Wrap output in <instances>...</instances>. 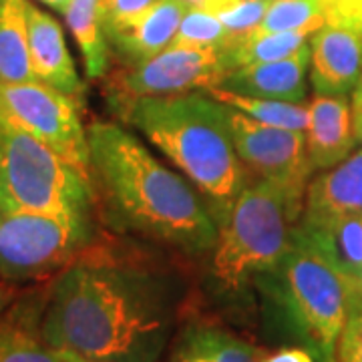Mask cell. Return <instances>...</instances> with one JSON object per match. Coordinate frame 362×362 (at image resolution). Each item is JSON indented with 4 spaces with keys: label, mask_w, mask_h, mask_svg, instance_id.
<instances>
[{
    "label": "cell",
    "mask_w": 362,
    "mask_h": 362,
    "mask_svg": "<svg viewBox=\"0 0 362 362\" xmlns=\"http://www.w3.org/2000/svg\"><path fill=\"white\" fill-rule=\"evenodd\" d=\"M177 312L173 282L87 252L49 286L40 332L52 349L103 362H157Z\"/></svg>",
    "instance_id": "6da1fadb"
},
{
    "label": "cell",
    "mask_w": 362,
    "mask_h": 362,
    "mask_svg": "<svg viewBox=\"0 0 362 362\" xmlns=\"http://www.w3.org/2000/svg\"><path fill=\"white\" fill-rule=\"evenodd\" d=\"M87 137L93 185L121 226L187 256L214 250L218 220L185 175L117 123L95 121Z\"/></svg>",
    "instance_id": "7a4b0ae2"
},
{
    "label": "cell",
    "mask_w": 362,
    "mask_h": 362,
    "mask_svg": "<svg viewBox=\"0 0 362 362\" xmlns=\"http://www.w3.org/2000/svg\"><path fill=\"white\" fill-rule=\"evenodd\" d=\"M119 113L211 202L216 220L247 185L226 105L204 90L117 101Z\"/></svg>",
    "instance_id": "3957f363"
},
{
    "label": "cell",
    "mask_w": 362,
    "mask_h": 362,
    "mask_svg": "<svg viewBox=\"0 0 362 362\" xmlns=\"http://www.w3.org/2000/svg\"><path fill=\"white\" fill-rule=\"evenodd\" d=\"M292 330L318 362H337L338 337L356 288L324 258L300 228L278 266L256 278Z\"/></svg>",
    "instance_id": "277c9868"
},
{
    "label": "cell",
    "mask_w": 362,
    "mask_h": 362,
    "mask_svg": "<svg viewBox=\"0 0 362 362\" xmlns=\"http://www.w3.org/2000/svg\"><path fill=\"white\" fill-rule=\"evenodd\" d=\"M292 216L284 194L268 181L247 183L218 216L211 274L223 290H242L272 272L292 240Z\"/></svg>",
    "instance_id": "5b68a950"
},
{
    "label": "cell",
    "mask_w": 362,
    "mask_h": 362,
    "mask_svg": "<svg viewBox=\"0 0 362 362\" xmlns=\"http://www.w3.org/2000/svg\"><path fill=\"white\" fill-rule=\"evenodd\" d=\"M95 185L25 131L0 133V207L93 223Z\"/></svg>",
    "instance_id": "8992f818"
},
{
    "label": "cell",
    "mask_w": 362,
    "mask_h": 362,
    "mask_svg": "<svg viewBox=\"0 0 362 362\" xmlns=\"http://www.w3.org/2000/svg\"><path fill=\"white\" fill-rule=\"evenodd\" d=\"M90 221L0 207V278L28 284L57 276L93 247Z\"/></svg>",
    "instance_id": "52a82bcc"
},
{
    "label": "cell",
    "mask_w": 362,
    "mask_h": 362,
    "mask_svg": "<svg viewBox=\"0 0 362 362\" xmlns=\"http://www.w3.org/2000/svg\"><path fill=\"white\" fill-rule=\"evenodd\" d=\"M0 109L8 125L33 135L90 177L89 137L77 99L42 81L0 83Z\"/></svg>",
    "instance_id": "ba28073f"
},
{
    "label": "cell",
    "mask_w": 362,
    "mask_h": 362,
    "mask_svg": "<svg viewBox=\"0 0 362 362\" xmlns=\"http://www.w3.org/2000/svg\"><path fill=\"white\" fill-rule=\"evenodd\" d=\"M226 115L242 163L256 171L259 180L276 185L284 194L292 220H300L314 173L306 153L304 133L264 125L228 105Z\"/></svg>",
    "instance_id": "9c48e42d"
},
{
    "label": "cell",
    "mask_w": 362,
    "mask_h": 362,
    "mask_svg": "<svg viewBox=\"0 0 362 362\" xmlns=\"http://www.w3.org/2000/svg\"><path fill=\"white\" fill-rule=\"evenodd\" d=\"M228 71L226 51L221 49L169 45L156 57L117 73L115 101L206 90L218 87Z\"/></svg>",
    "instance_id": "30bf717a"
},
{
    "label": "cell",
    "mask_w": 362,
    "mask_h": 362,
    "mask_svg": "<svg viewBox=\"0 0 362 362\" xmlns=\"http://www.w3.org/2000/svg\"><path fill=\"white\" fill-rule=\"evenodd\" d=\"M362 78V30L326 23L310 37V83L320 95H350Z\"/></svg>",
    "instance_id": "8fae6325"
},
{
    "label": "cell",
    "mask_w": 362,
    "mask_h": 362,
    "mask_svg": "<svg viewBox=\"0 0 362 362\" xmlns=\"http://www.w3.org/2000/svg\"><path fill=\"white\" fill-rule=\"evenodd\" d=\"M26 28L30 63L37 78L81 103L83 83L78 78L77 65L71 57L61 23L26 0Z\"/></svg>",
    "instance_id": "7c38bea8"
},
{
    "label": "cell",
    "mask_w": 362,
    "mask_h": 362,
    "mask_svg": "<svg viewBox=\"0 0 362 362\" xmlns=\"http://www.w3.org/2000/svg\"><path fill=\"white\" fill-rule=\"evenodd\" d=\"M308 71H310V45H304L300 51L284 59L232 69L226 73V77L221 78L218 87L250 97L304 103L308 95V85H306Z\"/></svg>",
    "instance_id": "4fadbf2b"
},
{
    "label": "cell",
    "mask_w": 362,
    "mask_h": 362,
    "mask_svg": "<svg viewBox=\"0 0 362 362\" xmlns=\"http://www.w3.org/2000/svg\"><path fill=\"white\" fill-rule=\"evenodd\" d=\"M304 139L314 171H324L344 161L356 145L349 95L316 93L308 103Z\"/></svg>",
    "instance_id": "5bb4252c"
},
{
    "label": "cell",
    "mask_w": 362,
    "mask_h": 362,
    "mask_svg": "<svg viewBox=\"0 0 362 362\" xmlns=\"http://www.w3.org/2000/svg\"><path fill=\"white\" fill-rule=\"evenodd\" d=\"M344 214H362V149L352 151L334 168L324 169L306 189L304 223H318Z\"/></svg>",
    "instance_id": "9a60e30c"
},
{
    "label": "cell",
    "mask_w": 362,
    "mask_h": 362,
    "mask_svg": "<svg viewBox=\"0 0 362 362\" xmlns=\"http://www.w3.org/2000/svg\"><path fill=\"white\" fill-rule=\"evenodd\" d=\"M187 8L189 4L185 0H157L133 25L109 39V42L127 63H143L165 51L173 42Z\"/></svg>",
    "instance_id": "2e32d148"
},
{
    "label": "cell",
    "mask_w": 362,
    "mask_h": 362,
    "mask_svg": "<svg viewBox=\"0 0 362 362\" xmlns=\"http://www.w3.org/2000/svg\"><path fill=\"white\" fill-rule=\"evenodd\" d=\"M42 302H18L0 318V362H66L65 350L52 349L40 332Z\"/></svg>",
    "instance_id": "e0dca14e"
},
{
    "label": "cell",
    "mask_w": 362,
    "mask_h": 362,
    "mask_svg": "<svg viewBox=\"0 0 362 362\" xmlns=\"http://www.w3.org/2000/svg\"><path fill=\"white\" fill-rule=\"evenodd\" d=\"M298 228L356 288L362 272V214H344L318 223L300 221Z\"/></svg>",
    "instance_id": "ac0fdd59"
},
{
    "label": "cell",
    "mask_w": 362,
    "mask_h": 362,
    "mask_svg": "<svg viewBox=\"0 0 362 362\" xmlns=\"http://www.w3.org/2000/svg\"><path fill=\"white\" fill-rule=\"evenodd\" d=\"M262 350L211 324L185 328L175 352V362H262Z\"/></svg>",
    "instance_id": "d6986e66"
},
{
    "label": "cell",
    "mask_w": 362,
    "mask_h": 362,
    "mask_svg": "<svg viewBox=\"0 0 362 362\" xmlns=\"http://www.w3.org/2000/svg\"><path fill=\"white\" fill-rule=\"evenodd\" d=\"M39 81L30 63L26 0H0V83Z\"/></svg>",
    "instance_id": "ffe728a7"
},
{
    "label": "cell",
    "mask_w": 362,
    "mask_h": 362,
    "mask_svg": "<svg viewBox=\"0 0 362 362\" xmlns=\"http://www.w3.org/2000/svg\"><path fill=\"white\" fill-rule=\"evenodd\" d=\"M63 16L81 51L87 77H105L109 71V40L101 25V0H71Z\"/></svg>",
    "instance_id": "44dd1931"
},
{
    "label": "cell",
    "mask_w": 362,
    "mask_h": 362,
    "mask_svg": "<svg viewBox=\"0 0 362 362\" xmlns=\"http://www.w3.org/2000/svg\"><path fill=\"white\" fill-rule=\"evenodd\" d=\"M204 93H207L211 99H216L220 103L242 111L244 115L252 117L264 125L300 131V133H304L308 127V105L304 103H288V101H276V99H264V97H250V95H240V93L223 89V87H209Z\"/></svg>",
    "instance_id": "7402d4cb"
},
{
    "label": "cell",
    "mask_w": 362,
    "mask_h": 362,
    "mask_svg": "<svg viewBox=\"0 0 362 362\" xmlns=\"http://www.w3.org/2000/svg\"><path fill=\"white\" fill-rule=\"evenodd\" d=\"M314 35V30H284V33H268V35H250L233 42L226 51V61L230 71L254 63H268L290 57L300 51Z\"/></svg>",
    "instance_id": "603a6c76"
},
{
    "label": "cell",
    "mask_w": 362,
    "mask_h": 362,
    "mask_svg": "<svg viewBox=\"0 0 362 362\" xmlns=\"http://www.w3.org/2000/svg\"><path fill=\"white\" fill-rule=\"evenodd\" d=\"M324 25L326 18L318 0H272L262 23L250 35H268L300 28H308L316 33Z\"/></svg>",
    "instance_id": "cb8c5ba5"
},
{
    "label": "cell",
    "mask_w": 362,
    "mask_h": 362,
    "mask_svg": "<svg viewBox=\"0 0 362 362\" xmlns=\"http://www.w3.org/2000/svg\"><path fill=\"white\" fill-rule=\"evenodd\" d=\"M233 37L230 30L223 26L220 18L214 13H207L202 8H187L185 16L181 18L177 35L171 45L180 47H211L228 51L232 47Z\"/></svg>",
    "instance_id": "d4e9b609"
},
{
    "label": "cell",
    "mask_w": 362,
    "mask_h": 362,
    "mask_svg": "<svg viewBox=\"0 0 362 362\" xmlns=\"http://www.w3.org/2000/svg\"><path fill=\"white\" fill-rule=\"evenodd\" d=\"M270 2L272 0H233L230 6H226L216 16L230 30L233 40H238L250 35L262 23Z\"/></svg>",
    "instance_id": "484cf974"
},
{
    "label": "cell",
    "mask_w": 362,
    "mask_h": 362,
    "mask_svg": "<svg viewBox=\"0 0 362 362\" xmlns=\"http://www.w3.org/2000/svg\"><path fill=\"white\" fill-rule=\"evenodd\" d=\"M157 0H101V25L107 40L131 26Z\"/></svg>",
    "instance_id": "4316f807"
},
{
    "label": "cell",
    "mask_w": 362,
    "mask_h": 362,
    "mask_svg": "<svg viewBox=\"0 0 362 362\" xmlns=\"http://www.w3.org/2000/svg\"><path fill=\"white\" fill-rule=\"evenodd\" d=\"M337 362H362V294L356 290L344 328L338 337Z\"/></svg>",
    "instance_id": "83f0119b"
},
{
    "label": "cell",
    "mask_w": 362,
    "mask_h": 362,
    "mask_svg": "<svg viewBox=\"0 0 362 362\" xmlns=\"http://www.w3.org/2000/svg\"><path fill=\"white\" fill-rule=\"evenodd\" d=\"M330 25H346L362 30V0H318Z\"/></svg>",
    "instance_id": "f1b7e54d"
},
{
    "label": "cell",
    "mask_w": 362,
    "mask_h": 362,
    "mask_svg": "<svg viewBox=\"0 0 362 362\" xmlns=\"http://www.w3.org/2000/svg\"><path fill=\"white\" fill-rule=\"evenodd\" d=\"M262 362H318L312 350L302 349V346H286V349L276 350L272 354H264Z\"/></svg>",
    "instance_id": "f546056e"
},
{
    "label": "cell",
    "mask_w": 362,
    "mask_h": 362,
    "mask_svg": "<svg viewBox=\"0 0 362 362\" xmlns=\"http://www.w3.org/2000/svg\"><path fill=\"white\" fill-rule=\"evenodd\" d=\"M350 111H352V129L356 143L362 147V78L350 93Z\"/></svg>",
    "instance_id": "4dcf8cb0"
},
{
    "label": "cell",
    "mask_w": 362,
    "mask_h": 362,
    "mask_svg": "<svg viewBox=\"0 0 362 362\" xmlns=\"http://www.w3.org/2000/svg\"><path fill=\"white\" fill-rule=\"evenodd\" d=\"M192 8H202L207 13L220 14L226 6H230L233 0H185Z\"/></svg>",
    "instance_id": "1f68e13d"
},
{
    "label": "cell",
    "mask_w": 362,
    "mask_h": 362,
    "mask_svg": "<svg viewBox=\"0 0 362 362\" xmlns=\"http://www.w3.org/2000/svg\"><path fill=\"white\" fill-rule=\"evenodd\" d=\"M14 302V286L0 278V318L2 314L13 306Z\"/></svg>",
    "instance_id": "d6a6232c"
},
{
    "label": "cell",
    "mask_w": 362,
    "mask_h": 362,
    "mask_svg": "<svg viewBox=\"0 0 362 362\" xmlns=\"http://www.w3.org/2000/svg\"><path fill=\"white\" fill-rule=\"evenodd\" d=\"M40 4H45V6H49L52 11H57V13L65 14L66 6H69V2L71 0H39Z\"/></svg>",
    "instance_id": "836d02e7"
},
{
    "label": "cell",
    "mask_w": 362,
    "mask_h": 362,
    "mask_svg": "<svg viewBox=\"0 0 362 362\" xmlns=\"http://www.w3.org/2000/svg\"><path fill=\"white\" fill-rule=\"evenodd\" d=\"M66 362H103V361H93V358H85V356H78L73 352H66Z\"/></svg>",
    "instance_id": "e575fe53"
},
{
    "label": "cell",
    "mask_w": 362,
    "mask_h": 362,
    "mask_svg": "<svg viewBox=\"0 0 362 362\" xmlns=\"http://www.w3.org/2000/svg\"><path fill=\"white\" fill-rule=\"evenodd\" d=\"M8 127V123H6V119H4V113H2V109H0V133H4Z\"/></svg>",
    "instance_id": "d590c367"
},
{
    "label": "cell",
    "mask_w": 362,
    "mask_h": 362,
    "mask_svg": "<svg viewBox=\"0 0 362 362\" xmlns=\"http://www.w3.org/2000/svg\"><path fill=\"white\" fill-rule=\"evenodd\" d=\"M356 290L362 294V272H361V278H358V282H356Z\"/></svg>",
    "instance_id": "8d00e7d4"
}]
</instances>
